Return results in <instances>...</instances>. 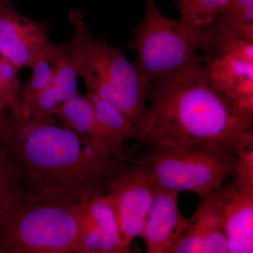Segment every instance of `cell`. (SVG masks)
I'll return each mask as SVG.
<instances>
[{
  "mask_svg": "<svg viewBox=\"0 0 253 253\" xmlns=\"http://www.w3.org/2000/svg\"><path fill=\"white\" fill-rule=\"evenodd\" d=\"M9 111L0 148L14 162L27 199L76 206L105 196L129 162L125 155L101 154L63 126H35L18 108Z\"/></svg>",
  "mask_w": 253,
  "mask_h": 253,
  "instance_id": "cell-1",
  "label": "cell"
},
{
  "mask_svg": "<svg viewBox=\"0 0 253 253\" xmlns=\"http://www.w3.org/2000/svg\"><path fill=\"white\" fill-rule=\"evenodd\" d=\"M141 147L156 144L219 143L235 150L240 138L253 130V112L218 91L205 68L176 79L150 84Z\"/></svg>",
  "mask_w": 253,
  "mask_h": 253,
  "instance_id": "cell-2",
  "label": "cell"
},
{
  "mask_svg": "<svg viewBox=\"0 0 253 253\" xmlns=\"http://www.w3.org/2000/svg\"><path fill=\"white\" fill-rule=\"evenodd\" d=\"M68 18L73 28L68 49L78 77L86 91L122 111L135 125L139 136L147 121L149 84L117 46L91 36L81 11L71 10Z\"/></svg>",
  "mask_w": 253,
  "mask_h": 253,
  "instance_id": "cell-3",
  "label": "cell"
},
{
  "mask_svg": "<svg viewBox=\"0 0 253 253\" xmlns=\"http://www.w3.org/2000/svg\"><path fill=\"white\" fill-rule=\"evenodd\" d=\"M145 3L146 14L126 49L135 53L134 63L149 86L203 69L204 58L199 51L207 41L205 28L168 17L155 0Z\"/></svg>",
  "mask_w": 253,
  "mask_h": 253,
  "instance_id": "cell-4",
  "label": "cell"
},
{
  "mask_svg": "<svg viewBox=\"0 0 253 253\" xmlns=\"http://www.w3.org/2000/svg\"><path fill=\"white\" fill-rule=\"evenodd\" d=\"M78 205L34 201L19 190L0 213V253H80Z\"/></svg>",
  "mask_w": 253,
  "mask_h": 253,
  "instance_id": "cell-5",
  "label": "cell"
},
{
  "mask_svg": "<svg viewBox=\"0 0 253 253\" xmlns=\"http://www.w3.org/2000/svg\"><path fill=\"white\" fill-rule=\"evenodd\" d=\"M136 161L151 184L168 191L199 196L220 189L235 169V150L217 142L156 144Z\"/></svg>",
  "mask_w": 253,
  "mask_h": 253,
  "instance_id": "cell-6",
  "label": "cell"
},
{
  "mask_svg": "<svg viewBox=\"0 0 253 253\" xmlns=\"http://www.w3.org/2000/svg\"><path fill=\"white\" fill-rule=\"evenodd\" d=\"M202 51L212 85L239 107L253 112V42L214 36Z\"/></svg>",
  "mask_w": 253,
  "mask_h": 253,
  "instance_id": "cell-7",
  "label": "cell"
},
{
  "mask_svg": "<svg viewBox=\"0 0 253 253\" xmlns=\"http://www.w3.org/2000/svg\"><path fill=\"white\" fill-rule=\"evenodd\" d=\"M50 35L47 23L23 16L12 0H0V54L18 71L56 51Z\"/></svg>",
  "mask_w": 253,
  "mask_h": 253,
  "instance_id": "cell-8",
  "label": "cell"
},
{
  "mask_svg": "<svg viewBox=\"0 0 253 253\" xmlns=\"http://www.w3.org/2000/svg\"><path fill=\"white\" fill-rule=\"evenodd\" d=\"M128 162L110 188L109 196L123 244L140 237L154 196V186L136 160Z\"/></svg>",
  "mask_w": 253,
  "mask_h": 253,
  "instance_id": "cell-9",
  "label": "cell"
},
{
  "mask_svg": "<svg viewBox=\"0 0 253 253\" xmlns=\"http://www.w3.org/2000/svg\"><path fill=\"white\" fill-rule=\"evenodd\" d=\"M196 212L184 219L168 253H229L219 189L199 196Z\"/></svg>",
  "mask_w": 253,
  "mask_h": 253,
  "instance_id": "cell-10",
  "label": "cell"
},
{
  "mask_svg": "<svg viewBox=\"0 0 253 253\" xmlns=\"http://www.w3.org/2000/svg\"><path fill=\"white\" fill-rule=\"evenodd\" d=\"M82 219L81 253H126L108 195L78 204Z\"/></svg>",
  "mask_w": 253,
  "mask_h": 253,
  "instance_id": "cell-11",
  "label": "cell"
},
{
  "mask_svg": "<svg viewBox=\"0 0 253 253\" xmlns=\"http://www.w3.org/2000/svg\"><path fill=\"white\" fill-rule=\"evenodd\" d=\"M63 127L85 138L96 151L112 156H123V141L109 132L95 115L92 105L85 95L76 96L59 105L52 113Z\"/></svg>",
  "mask_w": 253,
  "mask_h": 253,
  "instance_id": "cell-12",
  "label": "cell"
},
{
  "mask_svg": "<svg viewBox=\"0 0 253 253\" xmlns=\"http://www.w3.org/2000/svg\"><path fill=\"white\" fill-rule=\"evenodd\" d=\"M219 191L229 253H253V191L240 189L231 181Z\"/></svg>",
  "mask_w": 253,
  "mask_h": 253,
  "instance_id": "cell-13",
  "label": "cell"
},
{
  "mask_svg": "<svg viewBox=\"0 0 253 253\" xmlns=\"http://www.w3.org/2000/svg\"><path fill=\"white\" fill-rule=\"evenodd\" d=\"M78 75L68 49L63 43L56 61V69L51 84L24 109H21L35 126L52 122L56 107L78 94Z\"/></svg>",
  "mask_w": 253,
  "mask_h": 253,
  "instance_id": "cell-14",
  "label": "cell"
},
{
  "mask_svg": "<svg viewBox=\"0 0 253 253\" xmlns=\"http://www.w3.org/2000/svg\"><path fill=\"white\" fill-rule=\"evenodd\" d=\"M184 219L178 206V193L154 187V201L140 236L146 252L168 253Z\"/></svg>",
  "mask_w": 253,
  "mask_h": 253,
  "instance_id": "cell-15",
  "label": "cell"
},
{
  "mask_svg": "<svg viewBox=\"0 0 253 253\" xmlns=\"http://www.w3.org/2000/svg\"><path fill=\"white\" fill-rule=\"evenodd\" d=\"M211 26L217 31L253 42V0H230Z\"/></svg>",
  "mask_w": 253,
  "mask_h": 253,
  "instance_id": "cell-16",
  "label": "cell"
},
{
  "mask_svg": "<svg viewBox=\"0 0 253 253\" xmlns=\"http://www.w3.org/2000/svg\"><path fill=\"white\" fill-rule=\"evenodd\" d=\"M85 96L92 105L99 122L113 136L123 142L130 139L137 140V127L122 111L90 91H86Z\"/></svg>",
  "mask_w": 253,
  "mask_h": 253,
  "instance_id": "cell-17",
  "label": "cell"
},
{
  "mask_svg": "<svg viewBox=\"0 0 253 253\" xmlns=\"http://www.w3.org/2000/svg\"><path fill=\"white\" fill-rule=\"evenodd\" d=\"M61 47L62 44H58L57 49L53 54L40 59L31 66V78L21 87L15 107L24 109L51 84Z\"/></svg>",
  "mask_w": 253,
  "mask_h": 253,
  "instance_id": "cell-18",
  "label": "cell"
},
{
  "mask_svg": "<svg viewBox=\"0 0 253 253\" xmlns=\"http://www.w3.org/2000/svg\"><path fill=\"white\" fill-rule=\"evenodd\" d=\"M230 0H174L180 14V19L202 28L211 26L219 11Z\"/></svg>",
  "mask_w": 253,
  "mask_h": 253,
  "instance_id": "cell-19",
  "label": "cell"
},
{
  "mask_svg": "<svg viewBox=\"0 0 253 253\" xmlns=\"http://www.w3.org/2000/svg\"><path fill=\"white\" fill-rule=\"evenodd\" d=\"M235 151L237 161L231 182L240 189L253 191V130L240 138Z\"/></svg>",
  "mask_w": 253,
  "mask_h": 253,
  "instance_id": "cell-20",
  "label": "cell"
},
{
  "mask_svg": "<svg viewBox=\"0 0 253 253\" xmlns=\"http://www.w3.org/2000/svg\"><path fill=\"white\" fill-rule=\"evenodd\" d=\"M18 190L17 169L11 158L0 148V213L9 206Z\"/></svg>",
  "mask_w": 253,
  "mask_h": 253,
  "instance_id": "cell-21",
  "label": "cell"
},
{
  "mask_svg": "<svg viewBox=\"0 0 253 253\" xmlns=\"http://www.w3.org/2000/svg\"><path fill=\"white\" fill-rule=\"evenodd\" d=\"M18 98L5 86L0 75V107L4 111L13 109L17 104Z\"/></svg>",
  "mask_w": 253,
  "mask_h": 253,
  "instance_id": "cell-22",
  "label": "cell"
},
{
  "mask_svg": "<svg viewBox=\"0 0 253 253\" xmlns=\"http://www.w3.org/2000/svg\"><path fill=\"white\" fill-rule=\"evenodd\" d=\"M7 120L6 111H4V109L0 107V144H1V138H2L5 126H6V123H7Z\"/></svg>",
  "mask_w": 253,
  "mask_h": 253,
  "instance_id": "cell-23",
  "label": "cell"
}]
</instances>
